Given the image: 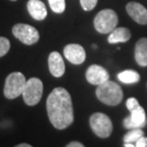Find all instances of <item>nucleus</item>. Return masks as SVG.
Returning a JSON list of instances; mask_svg holds the SVG:
<instances>
[{"label":"nucleus","instance_id":"1","mask_svg":"<svg viewBox=\"0 0 147 147\" xmlns=\"http://www.w3.org/2000/svg\"><path fill=\"white\" fill-rule=\"evenodd\" d=\"M47 113L52 125L58 130L69 127L74 121L72 98L62 87L55 88L46 101Z\"/></svg>","mask_w":147,"mask_h":147},{"label":"nucleus","instance_id":"2","mask_svg":"<svg viewBox=\"0 0 147 147\" xmlns=\"http://www.w3.org/2000/svg\"><path fill=\"white\" fill-rule=\"evenodd\" d=\"M96 95L98 100L109 106H117L122 101L123 93L121 87L117 82L107 80L98 85Z\"/></svg>","mask_w":147,"mask_h":147},{"label":"nucleus","instance_id":"3","mask_svg":"<svg viewBox=\"0 0 147 147\" xmlns=\"http://www.w3.org/2000/svg\"><path fill=\"white\" fill-rule=\"evenodd\" d=\"M119 23L117 14L111 9L100 11L94 19L95 29L100 34H110Z\"/></svg>","mask_w":147,"mask_h":147},{"label":"nucleus","instance_id":"4","mask_svg":"<svg viewBox=\"0 0 147 147\" xmlns=\"http://www.w3.org/2000/svg\"><path fill=\"white\" fill-rule=\"evenodd\" d=\"M24 75L20 72L11 73L7 76L4 86V96L9 99H14L22 95L26 84Z\"/></svg>","mask_w":147,"mask_h":147},{"label":"nucleus","instance_id":"5","mask_svg":"<svg viewBox=\"0 0 147 147\" xmlns=\"http://www.w3.org/2000/svg\"><path fill=\"white\" fill-rule=\"evenodd\" d=\"M43 95V83L39 78H32L26 81L22 96L29 106H34L40 101Z\"/></svg>","mask_w":147,"mask_h":147},{"label":"nucleus","instance_id":"6","mask_svg":"<svg viewBox=\"0 0 147 147\" xmlns=\"http://www.w3.org/2000/svg\"><path fill=\"white\" fill-rule=\"evenodd\" d=\"M90 126L93 132L99 138H108L113 132V124L110 117L103 113H95L90 117Z\"/></svg>","mask_w":147,"mask_h":147},{"label":"nucleus","instance_id":"7","mask_svg":"<svg viewBox=\"0 0 147 147\" xmlns=\"http://www.w3.org/2000/svg\"><path fill=\"white\" fill-rule=\"evenodd\" d=\"M11 32L17 39L26 45H34L39 40V33L31 25L19 23L13 26Z\"/></svg>","mask_w":147,"mask_h":147},{"label":"nucleus","instance_id":"8","mask_svg":"<svg viewBox=\"0 0 147 147\" xmlns=\"http://www.w3.org/2000/svg\"><path fill=\"white\" fill-rule=\"evenodd\" d=\"M147 124V117L144 109L140 106L131 111L130 116L123 119V125L127 129L133 128H143Z\"/></svg>","mask_w":147,"mask_h":147},{"label":"nucleus","instance_id":"9","mask_svg":"<svg viewBox=\"0 0 147 147\" xmlns=\"http://www.w3.org/2000/svg\"><path fill=\"white\" fill-rule=\"evenodd\" d=\"M64 57L69 62L75 65H80L85 61L86 53L84 48L79 44H68L64 47Z\"/></svg>","mask_w":147,"mask_h":147},{"label":"nucleus","instance_id":"10","mask_svg":"<svg viewBox=\"0 0 147 147\" xmlns=\"http://www.w3.org/2000/svg\"><path fill=\"white\" fill-rule=\"evenodd\" d=\"M85 76L87 81L92 85H99L109 80V73L107 70L96 64L91 65L87 69Z\"/></svg>","mask_w":147,"mask_h":147},{"label":"nucleus","instance_id":"11","mask_svg":"<svg viewBox=\"0 0 147 147\" xmlns=\"http://www.w3.org/2000/svg\"><path fill=\"white\" fill-rule=\"evenodd\" d=\"M128 14L139 24H147V9L138 2H129L126 5Z\"/></svg>","mask_w":147,"mask_h":147},{"label":"nucleus","instance_id":"12","mask_svg":"<svg viewBox=\"0 0 147 147\" xmlns=\"http://www.w3.org/2000/svg\"><path fill=\"white\" fill-rule=\"evenodd\" d=\"M50 73L55 78H60L65 73V63L61 55L57 52H52L48 58Z\"/></svg>","mask_w":147,"mask_h":147},{"label":"nucleus","instance_id":"13","mask_svg":"<svg viewBox=\"0 0 147 147\" xmlns=\"http://www.w3.org/2000/svg\"><path fill=\"white\" fill-rule=\"evenodd\" d=\"M29 13L34 19L41 21L47 16V9L45 4L40 0H29L27 4Z\"/></svg>","mask_w":147,"mask_h":147},{"label":"nucleus","instance_id":"14","mask_svg":"<svg viewBox=\"0 0 147 147\" xmlns=\"http://www.w3.org/2000/svg\"><path fill=\"white\" fill-rule=\"evenodd\" d=\"M135 59L142 67L147 66V38L142 37L137 41L135 46Z\"/></svg>","mask_w":147,"mask_h":147},{"label":"nucleus","instance_id":"15","mask_svg":"<svg viewBox=\"0 0 147 147\" xmlns=\"http://www.w3.org/2000/svg\"><path fill=\"white\" fill-rule=\"evenodd\" d=\"M131 38V33L129 29L124 27L115 28L109 34L108 36V42L110 44H117V43H124Z\"/></svg>","mask_w":147,"mask_h":147},{"label":"nucleus","instance_id":"16","mask_svg":"<svg viewBox=\"0 0 147 147\" xmlns=\"http://www.w3.org/2000/svg\"><path fill=\"white\" fill-rule=\"evenodd\" d=\"M117 79L125 84H134L140 81V76L134 70H125L117 75Z\"/></svg>","mask_w":147,"mask_h":147},{"label":"nucleus","instance_id":"17","mask_svg":"<svg viewBox=\"0 0 147 147\" xmlns=\"http://www.w3.org/2000/svg\"><path fill=\"white\" fill-rule=\"evenodd\" d=\"M143 131L140 128H133L130 129L128 133L125 134L124 138H123V142H130L135 143L140 137L143 136Z\"/></svg>","mask_w":147,"mask_h":147},{"label":"nucleus","instance_id":"18","mask_svg":"<svg viewBox=\"0 0 147 147\" xmlns=\"http://www.w3.org/2000/svg\"><path fill=\"white\" fill-rule=\"evenodd\" d=\"M52 11L55 13H62L65 11V0H48Z\"/></svg>","mask_w":147,"mask_h":147},{"label":"nucleus","instance_id":"19","mask_svg":"<svg viewBox=\"0 0 147 147\" xmlns=\"http://www.w3.org/2000/svg\"><path fill=\"white\" fill-rule=\"evenodd\" d=\"M10 47H11L10 40L6 37L0 36V57H4L5 55L8 54Z\"/></svg>","mask_w":147,"mask_h":147},{"label":"nucleus","instance_id":"20","mask_svg":"<svg viewBox=\"0 0 147 147\" xmlns=\"http://www.w3.org/2000/svg\"><path fill=\"white\" fill-rule=\"evenodd\" d=\"M98 3V0H80V5L84 11H92L95 9Z\"/></svg>","mask_w":147,"mask_h":147},{"label":"nucleus","instance_id":"21","mask_svg":"<svg viewBox=\"0 0 147 147\" xmlns=\"http://www.w3.org/2000/svg\"><path fill=\"white\" fill-rule=\"evenodd\" d=\"M140 106V103L139 101L137 100V98H130L127 99V101H126V107H127V109L129 111H133L134 109H136L137 107Z\"/></svg>","mask_w":147,"mask_h":147},{"label":"nucleus","instance_id":"22","mask_svg":"<svg viewBox=\"0 0 147 147\" xmlns=\"http://www.w3.org/2000/svg\"><path fill=\"white\" fill-rule=\"evenodd\" d=\"M135 145L137 147H147V138L142 136L135 142Z\"/></svg>","mask_w":147,"mask_h":147},{"label":"nucleus","instance_id":"23","mask_svg":"<svg viewBox=\"0 0 147 147\" xmlns=\"http://www.w3.org/2000/svg\"><path fill=\"white\" fill-rule=\"evenodd\" d=\"M67 147H83L84 145L78 142H71L66 145Z\"/></svg>","mask_w":147,"mask_h":147},{"label":"nucleus","instance_id":"24","mask_svg":"<svg viewBox=\"0 0 147 147\" xmlns=\"http://www.w3.org/2000/svg\"><path fill=\"white\" fill-rule=\"evenodd\" d=\"M16 147H32V145L29 143H20V144H17Z\"/></svg>","mask_w":147,"mask_h":147},{"label":"nucleus","instance_id":"25","mask_svg":"<svg viewBox=\"0 0 147 147\" xmlns=\"http://www.w3.org/2000/svg\"><path fill=\"white\" fill-rule=\"evenodd\" d=\"M124 147H135L136 145L134 144V143H130V142H124V144H123Z\"/></svg>","mask_w":147,"mask_h":147},{"label":"nucleus","instance_id":"26","mask_svg":"<svg viewBox=\"0 0 147 147\" xmlns=\"http://www.w3.org/2000/svg\"><path fill=\"white\" fill-rule=\"evenodd\" d=\"M11 1H16V0H11Z\"/></svg>","mask_w":147,"mask_h":147}]
</instances>
